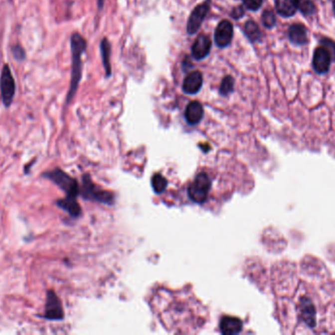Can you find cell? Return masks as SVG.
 Returning a JSON list of instances; mask_svg holds the SVG:
<instances>
[{
	"label": "cell",
	"instance_id": "cell-1",
	"mask_svg": "<svg viewBox=\"0 0 335 335\" xmlns=\"http://www.w3.org/2000/svg\"><path fill=\"white\" fill-rule=\"evenodd\" d=\"M86 48V41L80 33H74L71 37V49H72V77L71 85L68 92V103L74 97L78 90L81 78H82V55Z\"/></svg>",
	"mask_w": 335,
	"mask_h": 335
},
{
	"label": "cell",
	"instance_id": "cell-2",
	"mask_svg": "<svg viewBox=\"0 0 335 335\" xmlns=\"http://www.w3.org/2000/svg\"><path fill=\"white\" fill-rule=\"evenodd\" d=\"M43 176L58 185L68 197L77 198L80 195V187L77 180L72 178L60 168H55L43 174Z\"/></svg>",
	"mask_w": 335,
	"mask_h": 335
},
{
	"label": "cell",
	"instance_id": "cell-3",
	"mask_svg": "<svg viewBox=\"0 0 335 335\" xmlns=\"http://www.w3.org/2000/svg\"><path fill=\"white\" fill-rule=\"evenodd\" d=\"M211 189V180L209 176L201 172L196 176L194 181L188 188L189 198L197 204H203L208 197V194Z\"/></svg>",
	"mask_w": 335,
	"mask_h": 335
},
{
	"label": "cell",
	"instance_id": "cell-4",
	"mask_svg": "<svg viewBox=\"0 0 335 335\" xmlns=\"http://www.w3.org/2000/svg\"><path fill=\"white\" fill-rule=\"evenodd\" d=\"M80 194L86 200H94L104 204L114 203V198L111 193L99 189L92 183L88 175H84L83 178V186L80 188Z\"/></svg>",
	"mask_w": 335,
	"mask_h": 335
},
{
	"label": "cell",
	"instance_id": "cell-5",
	"mask_svg": "<svg viewBox=\"0 0 335 335\" xmlns=\"http://www.w3.org/2000/svg\"><path fill=\"white\" fill-rule=\"evenodd\" d=\"M0 90H1V97L3 103L6 107H9L13 101L15 95V81L11 72L10 67L5 64L1 76H0Z\"/></svg>",
	"mask_w": 335,
	"mask_h": 335
},
{
	"label": "cell",
	"instance_id": "cell-6",
	"mask_svg": "<svg viewBox=\"0 0 335 335\" xmlns=\"http://www.w3.org/2000/svg\"><path fill=\"white\" fill-rule=\"evenodd\" d=\"M46 320L60 321L64 319V311L62 303L53 290H49L46 296L45 312L43 316Z\"/></svg>",
	"mask_w": 335,
	"mask_h": 335
},
{
	"label": "cell",
	"instance_id": "cell-7",
	"mask_svg": "<svg viewBox=\"0 0 335 335\" xmlns=\"http://www.w3.org/2000/svg\"><path fill=\"white\" fill-rule=\"evenodd\" d=\"M210 9V1H205L204 3L196 6L195 9L189 16L187 21V32L189 34H194L200 29L205 17Z\"/></svg>",
	"mask_w": 335,
	"mask_h": 335
},
{
	"label": "cell",
	"instance_id": "cell-8",
	"mask_svg": "<svg viewBox=\"0 0 335 335\" xmlns=\"http://www.w3.org/2000/svg\"><path fill=\"white\" fill-rule=\"evenodd\" d=\"M332 56L326 47L318 46L314 51L313 68L318 74H326L331 68Z\"/></svg>",
	"mask_w": 335,
	"mask_h": 335
},
{
	"label": "cell",
	"instance_id": "cell-9",
	"mask_svg": "<svg viewBox=\"0 0 335 335\" xmlns=\"http://www.w3.org/2000/svg\"><path fill=\"white\" fill-rule=\"evenodd\" d=\"M233 36V26L228 20H223L215 30V41L219 47L227 46Z\"/></svg>",
	"mask_w": 335,
	"mask_h": 335
},
{
	"label": "cell",
	"instance_id": "cell-10",
	"mask_svg": "<svg viewBox=\"0 0 335 335\" xmlns=\"http://www.w3.org/2000/svg\"><path fill=\"white\" fill-rule=\"evenodd\" d=\"M211 47L212 41L209 36L206 34H200L192 45V56L197 60H202L209 55Z\"/></svg>",
	"mask_w": 335,
	"mask_h": 335
},
{
	"label": "cell",
	"instance_id": "cell-11",
	"mask_svg": "<svg viewBox=\"0 0 335 335\" xmlns=\"http://www.w3.org/2000/svg\"><path fill=\"white\" fill-rule=\"evenodd\" d=\"M300 312L305 324L310 329H314L317 324V309L311 299L303 297L300 300Z\"/></svg>",
	"mask_w": 335,
	"mask_h": 335
},
{
	"label": "cell",
	"instance_id": "cell-12",
	"mask_svg": "<svg viewBox=\"0 0 335 335\" xmlns=\"http://www.w3.org/2000/svg\"><path fill=\"white\" fill-rule=\"evenodd\" d=\"M203 85V76L199 71L190 72L184 79L182 90L187 94H195L201 90Z\"/></svg>",
	"mask_w": 335,
	"mask_h": 335
},
{
	"label": "cell",
	"instance_id": "cell-13",
	"mask_svg": "<svg viewBox=\"0 0 335 335\" xmlns=\"http://www.w3.org/2000/svg\"><path fill=\"white\" fill-rule=\"evenodd\" d=\"M242 322L232 317H223L220 323L221 333L225 335H237L242 331Z\"/></svg>",
	"mask_w": 335,
	"mask_h": 335
},
{
	"label": "cell",
	"instance_id": "cell-14",
	"mask_svg": "<svg viewBox=\"0 0 335 335\" xmlns=\"http://www.w3.org/2000/svg\"><path fill=\"white\" fill-rule=\"evenodd\" d=\"M288 37L296 45H303L308 41L307 29L302 24H293L288 29Z\"/></svg>",
	"mask_w": 335,
	"mask_h": 335
},
{
	"label": "cell",
	"instance_id": "cell-15",
	"mask_svg": "<svg viewBox=\"0 0 335 335\" xmlns=\"http://www.w3.org/2000/svg\"><path fill=\"white\" fill-rule=\"evenodd\" d=\"M184 116L190 125L198 124L204 116V108L202 104L198 101H191L185 109Z\"/></svg>",
	"mask_w": 335,
	"mask_h": 335
},
{
	"label": "cell",
	"instance_id": "cell-16",
	"mask_svg": "<svg viewBox=\"0 0 335 335\" xmlns=\"http://www.w3.org/2000/svg\"><path fill=\"white\" fill-rule=\"evenodd\" d=\"M276 9L280 16L291 17L299 9V0H276Z\"/></svg>",
	"mask_w": 335,
	"mask_h": 335
},
{
	"label": "cell",
	"instance_id": "cell-17",
	"mask_svg": "<svg viewBox=\"0 0 335 335\" xmlns=\"http://www.w3.org/2000/svg\"><path fill=\"white\" fill-rule=\"evenodd\" d=\"M56 204L59 208L66 211L73 217H78V216L81 215L82 209H81L79 203L77 202V198L67 196L65 199L57 201Z\"/></svg>",
	"mask_w": 335,
	"mask_h": 335
},
{
	"label": "cell",
	"instance_id": "cell-18",
	"mask_svg": "<svg viewBox=\"0 0 335 335\" xmlns=\"http://www.w3.org/2000/svg\"><path fill=\"white\" fill-rule=\"evenodd\" d=\"M100 50H101V56L103 65L105 68V72L107 77L111 76V64H110V55H111V45L107 38H103L100 44Z\"/></svg>",
	"mask_w": 335,
	"mask_h": 335
},
{
	"label": "cell",
	"instance_id": "cell-19",
	"mask_svg": "<svg viewBox=\"0 0 335 335\" xmlns=\"http://www.w3.org/2000/svg\"><path fill=\"white\" fill-rule=\"evenodd\" d=\"M244 31H245V34L247 35V37L253 42L260 40V38L262 36V32H261L259 26L252 20L246 22L245 27H244Z\"/></svg>",
	"mask_w": 335,
	"mask_h": 335
},
{
	"label": "cell",
	"instance_id": "cell-20",
	"mask_svg": "<svg viewBox=\"0 0 335 335\" xmlns=\"http://www.w3.org/2000/svg\"><path fill=\"white\" fill-rule=\"evenodd\" d=\"M167 185V180L161 174H155L153 176V178H152V186H153V189H154V191L156 193H158V194L163 193L166 190Z\"/></svg>",
	"mask_w": 335,
	"mask_h": 335
},
{
	"label": "cell",
	"instance_id": "cell-21",
	"mask_svg": "<svg viewBox=\"0 0 335 335\" xmlns=\"http://www.w3.org/2000/svg\"><path fill=\"white\" fill-rule=\"evenodd\" d=\"M262 23L268 29L274 28L277 23V18H276L275 13L272 10L264 11L262 14Z\"/></svg>",
	"mask_w": 335,
	"mask_h": 335
},
{
	"label": "cell",
	"instance_id": "cell-22",
	"mask_svg": "<svg viewBox=\"0 0 335 335\" xmlns=\"http://www.w3.org/2000/svg\"><path fill=\"white\" fill-rule=\"evenodd\" d=\"M234 87V80L231 76H225L220 86V93L222 95H227L233 91Z\"/></svg>",
	"mask_w": 335,
	"mask_h": 335
},
{
	"label": "cell",
	"instance_id": "cell-23",
	"mask_svg": "<svg viewBox=\"0 0 335 335\" xmlns=\"http://www.w3.org/2000/svg\"><path fill=\"white\" fill-rule=\"evenodd\" d=\"M299 10L305 16H311L316 12V5L311 0H299Z\"/></svg>",
	"mask_w": 335,
	"mask_h": 335
},
{
	"label": "cell",
	"instance_id": "cell-24",
	"mask_svg": "<svg viewBox=\"0 0 335 335\" xmlns=\"http://www.w3.org/2000/svg\"><path fill=\"white\" fill-rule=\"evenodd\" d=\"M321 43L324 47H326L328 49V51L330 52L331 56H332V60L335 61V42L328 37H324L321 40Z\"/></svg>",
	"mask_w": 335,
	"mask_h": 335
},
{
	"label": "cell",
	"instance_id": "cell-25",
	"mask_svg": "<svg viewBox=\"0 0 335 335\" xmlns=\"http://www.w3.org/2000/svg\"><path fill=\"white\" fill-rule=\"evenodd\" d=\"M246 9L251 11H257L263 3V0H242Z\"/></svg>",
	"mask_w": 335,
	"mask_h": 335
},
{
	"label": "cell",
	"instance_id": "cell-26",
	"mask_svg": "<svg viewBox=\"0 0 335 335\" xmlns=\"http://www.w3.org/2000/svg\"><path fill=\"white\" fill-rule=\"evenodd\" d=\"M12 52H13V55H14V58L17 59L18 61H22L25 59V51L24 49L21 47V46H14L13 49H12Z\"/></svg>",
	"mask_w": 335,
	"mask_h": 335
},
{
	"label": "cell",
	"instance_id": "cell-27",
	"mask_svg": "<svg viewBox=\"0 0 335 335\" xmlns=\"http://www.w3.org/2000/svg\"><path fill=\"white\" fill-rule=\"evenodd\" d=\"M244 13H245V11H244L243 7L242 6H238V7H235L233 9L231 15H232V17L234 19H239V18H241L244 15Z\"/></svg>",
	"mask_w": 335,
	"mask_h": 335
},
{
	"label": "cell",
	"instance_id": "cell-28",
	"mask_svg": "<svg viewBox=\"0 0 335 335\" xmlns=\"http://www.w3.org/2000/svg\"><path fill=\"white\" fill-rule=\"evenodd\" d=\"M104 2H105V0H97V4H98V7H99V9H102V8H103Z\"/></svg>",
	"mask_w": 335,
	"mask_h": 335
},
{
	"label": "cell",
	"instance_id": "cell-29",
	"mask_svg": "<svg viewBox=\"0 0 335 335\" xmlns=\"http://www.w3.org/2000/svg\"><path fill=\"white\" fill-rule=\"evenodd\" d=\"M333 7H334V12H335V0L334 1V3H333Z\"/></svg>",
	"mask_w": 335,
	"mask_h": 335
}]
</instances>
